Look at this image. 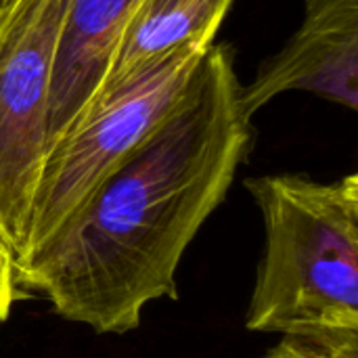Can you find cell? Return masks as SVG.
Here are the masks:
<instances>
[{"instance_id":"obj_1","label":"cell","mask_w":358,"mask_h":358,"mask_svg":"<svg viewBox=\"0 0 358 358\" xmlns=\"http://www.w3.org/2000/svg\"><path fill=\"white\" fill-rule=\"evenodd\" d=\"M229 46L212 44L164 124L36 254L17 289L96 334H128L147 304L176 298V271L224 201L250 147Z\"/></svg>"},{"instance_id":"obj_2","label":"cell","mask_w":358,"mask_h":358,"mask_svg":"<svg viewBox=\"0 0 358 358\" xmlns=\"http://www.w3.org/2000/svg\"><path fill=\"white\" fill-rule=\"evenodd\" d=\"M264 222L245 329L298 334L358 329V176L248 178Z\"/></svg>"},{"instance_id":"obj_3","label":"cell","mask_w":358,"mask_h":358,"mask_svg":"<svg viewBox=\"0 0 358 358\" xmlns=\"http://www.w3.org/2000/svg\"><path fill=\"white\" fill-rule=\"evenodd\" d=\"M206 50L178 48L105 88L42 162L21 264L78 212L174 111Z\"/></svg>"},{"instance_id":"obj_4","label":"cell","mask_w":358,"mask_h":358,"mask_svg":"<svg viewBox=\"0 0 358 358\" xmlns=\"http://www.w3.org/2000/svg\"><path fill=\"white\" fill-rule=\"evenodd\" d=\"M71 0H6L0 6V241L23 250L42 162L48 96Z\"/></svg>"},{"instance_id":"obj_5","label":"cell","mask_w":358,"mask_h":358,"mask_svg":"<svg viewBox=\"0 0 358 358\" xmlns=\"http://www.w3.org/2000/svg\"><path fill=\"white\" fill-rule=\"evenodd\" d=\"M304 90L358 109V0H304V19L287 44L239 86L248 120L275 96Z\"/></svg>"},{"instance_id":"obj_6","label":"cell","mask_w":358,"mask_h":358,"mask_svg":"<svg viewBox=\"0 0 358 358\" xmlns=\"http://www.w3.org/2000/svg\"><path fill=\"white\" fill-rule=\"evenodd\" d=\"M136 0H71L48 96L46 151L84 115L103 88Z\"/></svg>"},{"instance_id":"obj_7","label":"cell","mask_w":358,"mask_h":358,"mask_svg":"<svg viewBox=\"0 0 358 358\" xmlns=\"http://www.w3.org/2000/svg\"><path fill=\"white\" fill-rule=\"evenodd\" d=\"M233 2L136 0L101 92L178 48L208 50Z\"/></svg>"},{"instance_id":"obj_8","label":"cell","mask_w":358,"mask_h":358,"mask_svg":"<svg viewBox=\"0 0 358 358\" xmlns=\"http://www.w3.org/2000/svg\"><path fill=\"white\" fill-rule=\"evenodd\" d=\"M260 358H358V329L281 334Z\"/></svg>"},{"instance_id":"obj_9","label":"cell","mask_w":358,"mask_h":358,"mask_svg":"<svg viewBox=\"0 0 358 358\" xmlns=\"http://www.w3.org/2000/svg\"><path fill=\"white\" fill-rule=\"evenodd\" d=\"M17 283H15V258L10 250L0 241V325L8 319L10 308L17 300Z\"/></svg>"},{"instance_id":"obj_10","label":"cell","mask_w":358,"mask_h":358,"mask_svg":"<svg viewBox=\"0 0 358 358\" xmlns=\"http://www.w3.org/2000/svg\"><path fill=\"white\" fill-rule=\"evenodd\" d=\"M4 2H6V0H0V6H2V4H4Z\"/></svg>"}]
</instances>
